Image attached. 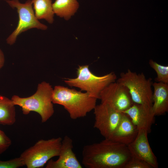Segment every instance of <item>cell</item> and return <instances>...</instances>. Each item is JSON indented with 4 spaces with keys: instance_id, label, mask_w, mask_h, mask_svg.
Masks as SVG:
<instances>
[{
    "instance_id": "1",
    "label": "cell",
    "mask_w": 168,
    "mask_h": 168,
    "mask_svg": "<svg viewBox=\"0 0 168 168\" xmlns=\"http://www.w3.org/2000/svg\"><path fill=\"white\" fill-rule=\"evenodd\" d=\"M131 156L127 146L105 138L84 147L82 163L87 168H124Z\"/></svg>"
},
{
    "instance_id": "2",
    "label": "cell",
    "mask_w": 168,
    "mask_h": 168,
    "mask_svg": "<svg viewBox=\"0 0 168 168\" xmlns=\"http://www.w3.org/2000/svg\"><path fill=\"white\" fill-rule=\"evenodd\" d=\"M97 100L86 92L60 85L54 86L52 95L53 103L63 106L74 120L84 117L94 110Z\"/></svg>"
},
{
    "instance_id": "3",
    "label": "cell",
    "mask_w": 168,
    "mask_h": 168,
    "mask_svg": "<svg viewBox=\"0 0 168 168\" xmlns=\"http://www.w3.org/2000/svg\"><path fill=\"white\" fill-rule=\"evenodd\" d=\"M53 90L49 83L44 81L38 84L36 91L31 96L23 98L14 95L11 99L15 105L21 107L24 114L27 115L31 111L36 112L44 123L47 121L54 112L52 100Z\"/></svg>"
},
{
    "instance_id": "4",
    "label": "cell",
    "mask_w": 168,
    "mask_h": 168,
    "mask_svg": "<svg viewBox=\"0 0 168 168\" xmlns=\"http://www.w3.org/2000/svg\"><path fill=\"white\" fill-rule=\"evenodd\" d=\"M77 77L67 78L65 83L70 87L79 88L97 99L101 91L110 83L116 81L117 76L113 72L102 76H97L90 70L89 65L79 66L77 69Z\"/></svg>"
},
{
    "instance_id": "5",
    "label": "cell",
    "mask_w": 168,
    "mask_h": 168,
    "mask_svg": "<svg viewBox=\"0 0 168 168\" xmlns=\"http://www.w3.org/2000/svg\"><path fill=\"white\" fill-rule=\"evenodd\" d=\"M62 140L60 137L40 139L20 156L27 168H42L52 158L58 156Z\"/></svg>"
},
{
    "instance_id": "6",
    "label": "cell",
    "mask_w": 168,
    "mask_h": 168,
    "mask_svg": "<svg viewBox=\"0 0 168 168\" xmlns=\"http://www.w3.org/2000/svg\"><path fill=\"white\" fill-rule=\"evenodd\" d=\"M117 81L127 87L133 103L152 105L153 82L151 78L147 79L143 73H137L128 69L121 73Z\"/></svg>"
},
{
    "instance_id": "7",
    "label": "cell",
    "mask_w": 168,
    "mask_h": 168,
    "mask_svg": "<svg viewBox=\"0 0 168 168\" xmlns=\"http://www.w3.org/2000/svg\"><path fill=\"white\" fill-rule=\"evenodd\" d=\"M6 2L12 8H16L19 16V20L16 29L7 39V44H14L17 37L21 33L33 28L42 30L47 29L46 26L41 23L36 17L32 8L31 0L25 3H20L18 0H7Z\"/></svg>"
},
{
    "instance_id": "8",
    "label": "cell",
    "mask_w": 168,
    "mask_h": 168,
    "mask_svg": "<svg viewBox=\"0 0 168 168\" xmlns=\"http://www.w3.org/2000/svg\"><path fill=\"white\" fill-rule=\"evenodd\" d=\"M94 110V127L105 138L110 139L120 121L123 113L102 103L96 105Z\"/></svg>"
},
{
    "instance_id": "9",
    "label": "cell",
    "mask_w": 168,
    "mask_h": 168,
    "mask_svg": "<svg viewBox=\"0 0 168 168\" xmlns=\"http://www.w3.org/2000/svg\"><path fill=\"white\" fill-rule=\"evenodd\" d=\"M101 103L108 105L123 112L133 103L127 87L117 81L107 86L100 92Z\"/></svg>"
},
{
    "instance_id": "10",
    "label": "cell",
    "mask_w": 168,
    "mask_h": 168,
    "mask_svg": "<svg viewBox=\"0 0 168 168\" xmlns=\"http://www.w3.org/2000/svg\"><path fill=\"white\" fill-rule=\"evenodd\" d=\"M148 133L144 130H138L135 140L127 146L131 156L145 161L152 168H157L158 163L149 143Z\"/></svg>"
},
{
    "instance_id": "11",
    "label": "cell",
    "mask_w": 168,
    "mask_h": 168,
    "mask_svg": "<svg viewBox=\"0 0 168 168\" xmlns=\"http://www.w3.org/2000/svg\"><path fill=\"white\" fill-rule=\"evenodd\" d=\"M123 113L128 116L138 130L143 129L150 133L155 116L152 106L133 103Z\"/></svg>"
},
{
    "instance_id": "12",
    "label": "cell",
    "mask_w": 168,
    "mask_h": 168,
    "mask_svg": "<svg viewBox=\"0 0 168 168\" xmlns=\"http://www.w3.org/2000/svg\"><path fill=\"white\" fill-rule=\"evenodd\" d=\"M73 141L67 135L62 139L58 158L56 161L50 160L46 168H82L73 151Z\"/></svg>"
},
{
    "instance_id": "13",
    "label": "cell",
    "mask_w": 168,
    "mask_h": 168,
    "mask_svg": "<svg viewBox=\"0 0 168 168\" xmlns=\"http://www.w3.org/2000/svg\"><path fill=\"white\" fill-rule=\"evenodd\" d=\"M138 131L128 116L123 113L120 121L110 139L128 146L135 140Z\"/></svg>"
},
{
    "instance_id": "14",
    "label": "cell",
    "mask_w": 168,
    "mask_h": 168,
    "mask_svg": "<svg viewBox=\"0 0 168 168\" xmlns=\"http://www.w3.org/2000/svg\"><path fill=\"white\" fill-rule=\"evenodd\" d=\"M153 103L152 107L156 116L161 115L168 111V84L153 83Z\"/></svg>"
},
{
    "instance_id": "15",
    "label": "cell",
    "mask_w": 168,
    "mask_h": 168,
    "mask_svg": "<svg viewBox=\"0 0 168 168\" xmlns=\"http://www.w3.org/2000/svg\"><path fill=\"white\" fill-rule=\"evenodd\" d=\"M16 121L15 105L11 99L0 95V124L12 125Z\"/></svg>"
},
{
    "instance_id": "16",
    "label": "cell",
    "mask_w": 168,
    "mask_h": 168,
    "mask_svg": "<svg viewBox=\"0 0 168 168\" xmlns=\"http://www.w3.org/2000/svg\"><path fill=\"white\" fill-rule=\"evenodd\" d=\"M79 7L77 0H56L52 3L54 14L67 20L75 14Z\"/></svg>"
},
{
    "instance_id": "17",
    "label": "cell",
    "mask_w": 168,
    "mask_h": 168,
    "mask_svg": "<svg viewBox=\"0 0 168 168\" xmlns=\"http://www.w3.org/2000/svg\"><path fill=\"white\" fill-rule=\"evenodd\" d=\"M35 14L38 19H44L52 24L54 21V12L51 0H31Z\"/></svg>"
},
{
    "instance_id": "18",
    "label": "cell",
    "mask_w": 168,
    "mask_h": 168,
    "mask_svg": "<svg viewBox=\"0 0 168 168\" xmlns=\"http://www.w3.org/2000/svg\"><path fill=\"white\" fill-rule=\"evenodd\" d=\"M149 64L156 72V82L168 84V66L161 65L150 59Z\"/></svg>"
},
{
    "instance_id": "19",
    "label": "cell",
    "mask_w": 168,
    "mask_h": 168,
    "mask_svg": "<svg viewBox=\"0 0 168 168\" xmlns=\"http://www.w3.org/2000/svg\"><path fill=\"white\" fill-rule=\"evenodd\" d=\"M124 168H152V167L145 161L132 156Z\"/></svg>"
},
{
    "instance_id": "20",
    "label": "cell",
    "mask_w": 168,
    "mask_h": 168,
    "mask_svg": "<svg viewBox=\"0 0 168 168\" xmlns=\"http://www.w3.org/2000/svg\"><path fill=\"white\" fill-rule=\"evenodd\" d=\"M25 166L20 156L7 161L0 160V168H18Z\"/></svg>"
},
{
    "instance_id": "21",
    "label": "cell",
    "mask_w": 168,
    "mask_h": 168,
    "mask_svg": "<svg viewBox=\"0 0 168 168\" xmlns=\"http://www.w3.org/2000/svg\"><path fill=\"white\" fill-rule=\"evenodd\" d=\"M12 143L10 138L0 129V156L9 147Z\"/></svg>"
},
{
    "instance_id": "22",
    "label": "cell",
    "mask_w": 168,
    "mask_h": 168,
    "mask_svg": "<svg viewBox=\"0 0 168 168\" xmlns=\"http://www.w3.org/2000/svg\"><path fill=\"white\" fill-rule=\"evenodd\" d=\"M4 56L3 53L0 49V69L3 67L4 63Z\"/></svg>"
}]
</instances>
